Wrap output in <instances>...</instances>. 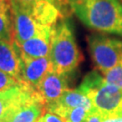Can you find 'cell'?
Instances as JSON below:
<instances>
[{
	"label": "cell",
	"instance_id": "11",
	"mask_svg": "<svg viewBox=\"0 0 122 122\" xmlns=\"http://www.w3.org/2000/svg\"><path fill=\"white\" fill-rule=\"evenodd\" d=\"M21 53L15 42L0 40V71L20 82Z\"/></svg>",
	"mask_w": 122,
	"mask_h": 122
},
{
	"label": "cell",
	"instance_id": "22",
	"mask_svg": "<svg viewBox=\"0 0 122 122\" xmlns=\"http://www.w3.org/2000/svg\"><path fill=\"white\" fill-rule=\"evenodd\" d=\"M15 1H18V2H21L23 4H25V5H32V4H35V2H38L40 0H15ZM51 1H53L55 2L58 5H59V3H58V0H51ZM60 6V5H59ZM61 8V7H60ZM62 12V11H61Z\"/></svg>",
	"mask_w": 122,
	"mask_h": 122
},
{
	"label": "cell",
	"instance_id": "7",
	"mask_svg": "<svg viewBox=\"0 0 122 122\" xmlns=\"http://www.w3.org/2000/svg\"><path fill=\"white\" fill-rule=\"evenodd\" d=\"M52 71L49 56L42 58H22L20 68V82L35 90L41 81Z\"/></svg>",
	"mask_w": 122,
	"mask_h": 122
},
{
	"label": "cell",
	"instance_id": "16",
	"mask_svg": "<svg viewBox=\"0 0 122 122\" xmlns=\"http://www.w3.org/2000/svg\"><path fill=\"white\" fill-rule=\"evenodd\" d=\"M102 75L107 83L122 90V59L115 67Z\"/></svg>",
	"mask_w": 122,
	"mask_h": 122
},
{
	"label": "cell",
	"instance_id": "23",
	"mask_svg": "<svg viewBox=\"0 0 122 122\" xmlns=\"http://www.w3.org/2000/svg\"><path fill=\"white\" fill-rule=\"evenodd\" d=\"M120 1H121V2H122V0H120Z\"/></svg>",
	"mask_w": 122,
	"mask_h": 122
},
{
	"label": "cell",
	"instance_id": "3",
	"mask_svg": "<svg viewBox=\"0 0 122 122\" xmlns=\"http://www.w3.org/2000/svg\"><path fill=\"white\" fill-rule=\"evenodd\" d=\"M77 90L90 98L94 110L102 118L121 113L122 90L106 82L98 71L86 74Z\"/></svg>",
	"mask_w": 122,
	"mask_h": 122
},
{
	"label": "cell",
	"instance_id": "24",
	"mask_svg": "<svg viewBox=\"0 0 122 122\" xmlns=\"http://www.w3.org/2000/svg\"><path fill=\"white\" fill-rule=\"evenodd\" d=\"M121 113H122V110H121Z\"/></svg>",
	"mask_w": 122,
	"mask_h": 122
},
{
	"label": "cell",
	"instance_id": "6",
	"mask_svg": "<svg viewBox=\"0 0 122 122\" xmlns=\"http://www.w3.org/2000/svg\"><path fill=\"white\" fill-rule=\"evenodd\" d=\"M9 3L13 25L14 42L16 44L31 39L48 27L41 25L35 21L30 12L29 5L23 4L15 0H9Z\"/></svg>",
	"mask_w": 122,
	"mask_h": 122
},
{
	"label": "cell",
	"instance_id": "9",
	"mask_svg": "<svg viewBox=\"0 0 122 122\" xmlns=\"http://www.w3.org/2000/svg\"><path fill=\"white\" fill-rule=\"evenodd\" d=\"M78 107H83L88 110H90L91 112L95 111L92 100H90V98L87 95L81 92L77 89L76 90L68 89L63 92L61 98L55 103L46 107V111L56 114L61 118L67 111Z\"/></svg>",
	"mask_w": 122,
	"mask_h": 122
},
{
	"label": "cell",
	"instance_id": "17",
	"mask_svg": "<svg viewBox=\"0 0 122 122\" xmlns=\"http://www.w3.org/2000/svg\"><path fill=\"white\" fill-rule=\"evenodd\" d=\"M19 83L15 79L8 74L5 73L4 71H0V92L8 89L11 86Z\"/></svg>",
	"mask_w": 122,
	"mask_h": 122
},
{
	"label": "cell",
	"instance_id": "12",
	"mask_svg": "<svg viewBox=\"0 0 122 122\" xmlns=\"http://www.w3.org/2000/svg\"><path fill=\"white\" fill-rule=\"evenodd\" d=\"M29 9L33 17L41 25L53 27L64 18L60 6L51 0H40L35 4L29 5Z\"/></svg>",
	"mask_w": 122,
	"mask_h": 122
},
{
	"label": "cell",
	"instance_id": "13",
	"mask_svg": "<svg viewBox=\"0 0 122 122\" xmlns=\"http://www.w3.org/2000/svg\"><path fill=\"white\" fill-rule=\"evenodd\" d=\"M28 88L27 85L19 82L0 92V121L5 112L24 95Z\"/></svg>",
	"mask_w": 122,
	"mask_h": 122
},
{
	"label": "cell",
	"instance_id": "2",
	"mask_svg": "<svg viewBox=\"0 0 122 122\" xmlns=\"http://www.w3.org/2000/svg\"><path fill=\"white\" fill-rule=\"evenodd\" d=\"M49 58L53 71L67 75L72 73L82 61L71 24L67 19L62 18L53 27Z\"/></svg>",
	"mask_w": 122,
	"mask_h": 122
},
{
	"label": "cell",
	"instance_id": "8",
	"mask_svg": "<svg viewBox=\"0 0 122 122\" xmlns=\"http://www.w3.org/2000/svg\"><path fill=\"white\" fill-rule=\"evenodd\" d=\"M69 76L51 71L41 81L35 91L44 100L46 107L55 103L69 89Z\"/></svg>",
	"mask_w": 122,
	"mask_h": 122
},
{
	"label": "cell",
	"instance_id": "18",
	"mask_svg": "<svg viewBox=\"0 0 122 122\" xmlns=\"http://www.w3.org/2000/svg\"><path fill=\"white\" fill-rule=\"evenodd\" d=\"M37 122H65V121L60 116H58L56 114L46 111L43 115V117L40 118Z\"/></svg>",
	"mask_w": 122,
	"mask_h": 122
},
{
	"label": "cell",
	"instance_id": "10",
	"mask_svg": "<svg viewBox=\"0 0 122 122\" xmlns=\"http://www.w3.org/2000/svg\"><path fill=\"white\" fill-rule=\"evenodd\" d=\"M54 27V26H53ZM53 27H46L40 34L17 44L22 58H42L49 56Z\"/></svg>",
	"mask_w": 122,
	"mask_h": 122
},
{
	"label": "cell",
	"instance_id": "1",
	"mask_svg": "<svg viewBox=\"0 0 122 122\" xmlns=\"http://www.w3.org/2000/svg\"><path fill=\"white\" fill-rule=\"evenodd\" d=\"M67 7L88 28L122 37L120 0H67Z\"/></svg>",
	"mask_w": 122,
	"mask_h": 122
},
{
	"label": "cell",
	"instance_id": "14",
	"mask_svg": "<svg viewBox=\"0 0 122 122\" xmlns=\"http://www.w3.org/2000/svg\"><path fill=\"white\" fill-rule=\"evenodd\" d=\"M0 40L13 42V25L10 15L0 14Z\"/></svg>",
	"mask_w": 122,
	"mask_h": 122
},
{
	"label": "cell",
	"instance_id": "4",
	"mask_svg": "<svg viewBox=\"0 0 122 122\" xmlns=\"http://www.w3.org/2000/svg\"><path fill=\"white\" fill-rule=\"evenodd\" d=\"M87 42L92 61L102 74L115 67L122 59V40L93 34L88 36Z\"/></svg>",
	"mask_w": 122,
	"mask_h": 122
},
{
	"label": "cell",
	"instance_id": "5",
	"mask_svg": "<svg viewBox=\"0 0 122 122\" xmlns=\"http://www.w3.org/2000/svg\"><path fill=\"white\" fill-rule=\"evenodd\" d=\"M46 112V105L35 90L28 88L9 108L0 122H37Z\"/></svg>",
	"mask_w": 122,
	"mask_h": 122
},
{
	"label": "cell",
	"instance_id": "19",
	"mask_svg": "<svg viewBox=\"0 0 122 122\" xmlns=\"http://www.w3.org/2000/svg\"><path fill=\"white\" fill-rule=\"evenodd\" d=\"M0 14L10 15V3H9V0H0Z\"/></svg>",
	"mask_w": 122,
	"mask_h": 122
},
{
	"label": "cell",
	"instance_id": "21",
	"mask_svg": "<svg viewBox=\"0 0 122 122\" xmlns=\"http://www.w3.org/2000/svg\"><path fill=\"white\" fill-rule=\"evenodd\" d=\"M101 120H102V116L100 113L94 111L90 114L87 122H101Z\"/></svg>",
	"mask_w": 122,
	"mask_h": 122
},
{
	"label": "cell",
	"instance_id": "15",
	"mask_svg": "<svg viewBox=\"0 0 122 122\" xmlns=\"http://www.w3.org/2000/svg\"><path fill=\"white\" fill-rule=\"evenodd\" d=\"M92 113L83 107H78L67 111L61 118L65 122H87L90 114Z\"/></svg>",
	"mask_w": 122,
	"mask_h": 122
},
{
	"label": "cell",
	"instance_id": "20",
	"mask_svg": "<svg viewBox=\"0 0 122 122\" xmlns=\"http://www.w3.org/2000/svg\"><path fill=\"white\" fill-rule=\"evenodd\" d=\"M101 122H122V113L104 117L102 118Z\"/></svg>",
	"mask_w": 122,
	"mask_h": 122
}]
</instances>
